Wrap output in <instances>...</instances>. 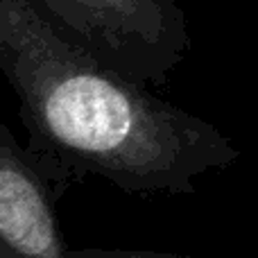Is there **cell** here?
Wrapping results in <instances>:
<instances>
[{
    "mask_svg": "<svg viewBox=\"0 0 258 258\" xmlns=\"http://www.w3.org/2000/svg\"><path fill=\"white\" fill-rule=\"evenodd\" d=\"M61 192L0 120V258H68Z\"/></svg>",
    "mask_w": 258,
    "mask_h": 258,
    "instance_id": "3",
    "label": "cell"
},
{
    "mask_svg": "<svg viewBox=\"0 0 258 258\" xmlns=\"http://www.w3.org/2000/svg\"><path fill=\"white\" fill-rule=\"evenodd\" d=\"M0 73L21 104L23 147L61 195L89 177L127 195H192L242 154L213 122L102 66L34 0H0Z\"/></svg>",
    "mask_w": 258,
    "mask_h": 258,
    "instance_id": "1",
    "label": "cell"
},
{
    "mask_svg": "<svg viewBox=\"0 0 258 258\" xmlns=\"http://www.w3.org/2000/svg\"><path fill=\"white\" fill-rule=\"evenodd\" d=\"M102 66L143 86H163L190 50L177 0H34Z\"/></svg>",
    "mask_w": 258,
    "mask_h": 258,
    "instance_id": "2",
    "label": "cell"
},
{
    "mask_svg": "<svg viewBox=\"0 0 258 258\" xmlns=\"http://www.w3.org/2000/svg\"><path fill=\"white\" fill-rule=\"evenodd\" d=\"M68 258H195L170 251H143V249H100V247H84V249H68Z\"/></svg>",
    "mask_w": 258,
    "mask_h": 258,
    "instance_id": "4",
    "label": "cell"
}]
</instances>
